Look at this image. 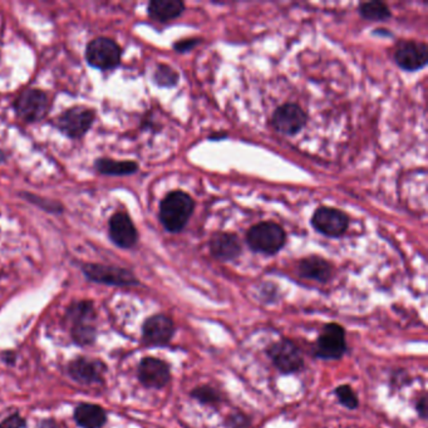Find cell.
<instances>
[{
  "mask_svg": "<svg viewBox=\"0 0 428 428\" xmlns=\"http://www.w3.org/2000/svg\"><path fill=\"white\" fill-rule=\"evenodd\" d=\"M394 59L396 63L405 71H420L427 64V46L422 42L403 40L396 48Z\"/></svg>",
  "mask_w": 428,
  "mask_h": 428,
  "instance_id": "obj_12",
  "label": "cell"
},
{
  "mask_svg": "<svg viewBox=\"0 0 428 428\" xmlns=\"http://www.w3.org/2000/svg\"><path fill=\"white\" fill-rule=\"evenodd\" d=\"M69 373L80 383H94L101 381L102 365L96 360L80 358L69 365Z\"/></svg>",
  "mask_w": 428,
  "mask_h": 428,
  "instance_id": "obj_19",
  "label": "cell"
},
{
  "mask_svg": "<svg viewBox=\"0 0 428 428\" xmlns=\"http://www.w3.org/2000/svg\"><path fill=\"white\" fill-rule=\"evenodd\" d=\"M228 428H250L252 427V421H250V418L244 415V413H240V412H236V413H233V415H230L228 418Z\"/></svg>",
  "mask_w": 428,
  "mask_h": 428,
  "instance_id": "obj_27",
  "label": "cell"
},
{
  "mask_svg": "<svg viewBox=\"0 0 428 428\" xmlns=\"http://www.w3.org/2000/svg\"><path fill=\"white\" fill-rule=\"evenodd\" d=\"M210 252L220 262H233L241 254L239 238L231 233H216L210 240Z\"/></svg>",
  "mask_w": 428,
  "mask_h": 428,
  "instance_id": "obj_16",
  "label": "cell"
},
{
  "mask_svg": "<svg viewBox=\"0 0 428 428\" xmlns=\"http://www.w3.org/2000/svg\"><path fill=\"white\" fill-rule=\"evenodd\" d=\"M109 238L114 245L122 249H131L137 244V228L126 212H116L109 219Z\"/></svg>",
  "mask_w": 428,
  "mask_h": 428,
  "instance_id": "obj_14",
  "label": "cell"
},
{
  "mask_svg": "<svg viewBox=\"0 0 428 428\" xmlns=\"http://www.w3.org/2000/svg\"><path fill=\"white\" fill-rule=\"evenodd\" d=\"M286 234L279 224L264 221L254 225L246 233V243L254 252L275 255L284 247Z\"/></svg>",
  "mask_w": 428,
  "mask_h": 428,
  "instance_id": "obj_2",
  "label": "cell"
},
{
  "mask_svg": "<svg viewBox=\"0 0 428 428\" xmlns=\"http://www.w3.org/2000/svg\"><path fill=\"white\" fill-rule=\"evenodd\" d=\"M191 397L200 402L201 405H216L223 401V397L217 389L212 386H199L191 392Z\"/></svg>",
  "mask_w": 428,
  "mask_h": 428,
  "instance_id": "obj_23",
  "label": "cell"
},
{
  "mask_svg": "<svg viewBox=\"0 0 428 428\" xmlns=\"http://www.w3.org/2000/svg\"><path fill=\"white\" fill-rule=\"evenodd\" d=\"M199 42H200V39H196V38L180 40V42H177V43L173 44V49L178 51V53H183V51H190V49H192Z\"/></svg>",
  "mask_w": 428,
  "mask_h": 428,
  "instance_id": "obj_29",
  "label": "cell"
},
{
  "mask_svg": "<svg viewBox=\"0 0 428 428\" xmlns=\"http://www.w3.org/2000/svg\"><path fill=\"white\" fill-rule=\"evenodd\" d=\"M183 12L185 3L181 0H152L147 8L149 18L160 23L171 22Z\"/></svg>",
  "mask_w": 428,
  "mask_h": 428,
  "instance_id": "obj_18",
  "label": "cell"
},
{
  "mask_svg": "<svg viewBox=\"0 0 428 428\" xmlns=\"http://www.w3.org/2000/svg\"><path fill=\"white\" fill-rule=\"evenodd\" d=\"M427 397L426 396H422L420 400L417 401L416 411L418 416L421 417L422 420L427 418Z\"/></svg>",
  "mask_w": 428,
  "mask_h": 428,
  "instance_id": "obj_30",
  "label": "cell"
},
{
  "mask_svg": "<svg viewBox=\"0 0 428 428\" xmlns=\"http://www.w3.org/2000/svg\"><path fill=\"white\" fill-rule=\"evenodd\" d=\"M298 273L305 279L315 280L319 283H328L333 276L334 269L328 260L320 257H308L298 264Z\"/></svg>",
  "mask_w": 428,
  "mask_h": 428,
  "instance_id": "obj_17",
  "label": "cell"
},
{
  "mask_svg": "<svg viewBox=\"0 0 428 428\" xmlns=\"http://www.w3.org/2000/svg\"><path fill=\"white\" fill-rule=\"evenodd\" d=\"M226 136H228V135H226L225 132H223V133H215V135H212L209 138H210V140H221V138H225Z\"/></svg>",
  "mask_w": 428,
  "mask_h": 428,
  "instance_id": "obj_31",
  "label": "cell"
},
{
  "mask_svg": "<svg viewBox=\"0 0 428 428\" xmlns=\"http://www.w3.org/2000/svg\"><path fill=\"white\" fill-rule=\"evenodd\" d=\"M71 315L73 319L72 334L77 343L88 344L94 339V326H92L93 307L91 302H80L71 308Z\"/></svg>",
  "mask_w": 428,
  "mask_h": 428,
  "instance_id": "obj_15",
  "label": "cell"
},
{
  "mask_svg": "<svg viewBox=\"0 0 428 428\" xmlns=\"http://www.w3.org/2000/svg\"><path fill=\"white\" fill-rule=\"evenodd\" d=\"M94 169L104 176H128L138 171V164L135 161H118L101 157L94 162Z\"/></svg>",
  "mask_w": 428,
  "mask_h": 428,
  "instance_id": "obj_20",
  "label": "cell"
},
{
  "mask_svg": "<svg viewBox=\"0 0 428 428\" xmlns=\"http://www.w3.org/2000/svg\"><path fill=\"white\" fill-rule=\"evenodd\" d=\"M25 421L19 415L9 416L0 423V428H24Z\"/></svg>",
  "mask_w": 428,
  "mask_h": 428,
  "instance_id": "obj_28",
  "label": "cell"
},
{
  "mask_svg": "<svg viewBox=\"0 0 428 428\" xmlns=\"http://www.w3.org/2000/svg\"><path fill=\"white\" fill-rule=\"evenodd\" d=\"M334 393L337 396V400L343 407L348 408V410H357L360 405V401L357 398V394L354 392L353 389L349 384H342L334 391Z\"/></svg>",
  "mask_w": 428,
  "mask_h": 428,
  "instance_id": "obj_26",
  "label": "cell"
},
{
  "mask_svg": "<svg viewBox=\"0 0 428 428\" xmlns=\"http://www.w3.org/2000/svg\"><path fill=\"white\" fill-rule=\"evenodd\" d=\"M175 331V323L169 315H152L143 324V341L149 346L162 347L171 342Z\"/></svg>",
  "mask_w": 428,
  "mask_h": 428,
  "instance_id": "obj_13",
  "label": "cell"
},
{
  "mask_svg": "<svg viewBox=\"0 0 428 428\" xmlns=\"http://www.w3.org/2000/svg\"><path fill=\"white\" fill-rule=\"evenodd\" d=\"M312 225L320 234L328 238H339L346 234L349 226V217L336 207L322 206L317 209L312 217Z\"/></svg>",
  "mask_w": 428,
  "mask_h": 428,
  "instance_id": "obj_9",
  "label": "cell"
},
{
  "mask_svg": "<svg viewBox=\"0 0 428 428\" xmlns=\"http://www.w3.org/2000/svg\"><path fill=\"white\" fill-rule=\"evenodd\" d=\"M267 354L283 374H294L304 369L305 363L300 348L291 339H280L270 344Z\"/></svg>",
  "mask_w": 428,
  "mask_h": 428,
  "instance_id": "obj_6",
  "label": "cell"
},
{
  "mask_svg": "<svg viewBox=\"0 0 428 428\" xmlns=\"http://www.w3.org/2000/svg\"><path fill=\"white\" fill-rule=\"evenodd\" d=\"M122 49L111 38L101 37L88 43L86 48V59L93 68L109 71L117 68L121 64Z\"/></svg>",
  "mask_w": 428,
  "mask_h": 428,
  "instance_id": "obj_7",
  "label": "cell"
},
{
  "mask_svg": "<svg viewBox=\"0 0 428 428\" xmlns=\"http://www.w3.org/2000/svg\"><path fill=\"white\" fill-rule=\"evenodd\" d=\"M82 270L87 278L94 283L116 286L138 284L137 278L135 274L125 268H118L114 265H101V264H85L82 267Z\"/></svg>",
  "mask_w": 428,
  "mask_h": 428,
  "instance_id": "obj_8",
  "label": "cell"
},
{
  "mask_svg": "<svg viewBox=\"0 0 428 428\" xmlns=\"http://www.w3.org/2000/svg\"><path fill=\"white\" fill-rule=\"evenodd\" d=\"M96 118L94 109L86 106H75L56 117L51 125L71 140H80L91 130Z\"/></svg>",
  "mask_w": 428,
  "mask_h": 428,
  "instance_id": "obj_3",
  "label": "cell"
},
{
  "mask_svg": "<svg viewBox=\"0 0 428 428\" xmlns=\"http://www.w3.org/2000/svg\"><path fill=\"white\" fill-rule=\"evenodd\" d=\"M49 97L46 92L38 88L25 90L14 102V111L20 120L27 123L39 122L49 111Z\"/></svg>",
  "mask_w": 428,
  "mask_h": 428,
  "instance_id": "obj_5",
  "label": "cell"
},
{
  "mask_svg": "<svg viewBox=\"0 0 428 428\" xmlns=\"http://www.w3.org/2000/svg\"><path fill=\"white\" fill-rule=\"evenodd\" d=\"M75 418L80 427L101 428L106 422V413L99 405L83 403L77 407Z\"/></svg>",
  "mask_w": 428,
  "mask_h": 428,
  "instance_id": "obj_21",
  "label": "cell"
},
{
  "mask_svg": "<svg viewBox=\"0 0 428 428\" xmlns=\"http://www.w3.org/2000/svg\"><path fill=\"white\" fill-rule=\"evenodd\" d=\"M138 379L147 389H164L171 379L170 365L165 360L146 357L138 365Z\"/></svg>",
  "mask_w": 428,
  "mask_h": 428,
  "instance_id": "obj_11",
  "label": "cell"
},
{
  "mask_svg": "<svg viewBox=\"0 0 428 428\" xmlns=\"http://www.w3.org/2000/svg\"><path fill=\"white\" fill-rule=\"evenodd\" d=\"M195 210V201L189 194L175 190L166 195L160 204V221L170 233H180L189 223Z\"/></svg>",
  "mask_w": 428,
  "mask_h": 428,
  "instance_id": "obj_1",
  "label": "cell"
},
{
  "mask_svg": "<svg viewBox=\"0 0 428 428\" xmlns=\"http://www.w3.org/2000/svg\"><path fill=\"white\" fill-rule=\"evenodd\" d=\"M20 196H23L24 199L28 201V202L33 204L37 207H39V209L44 210V212H51V214H62L63 212L64 206L61 202H58V201L49 200V199H46V197H40V196L28 194V192H23V194H20Z\"/></svg>",
  "mask_w": 428,
  "mask_h": 428,
  "instance_id": "obj_25",
  "label": "cell"
},
{
  "mask_svg": "<svg viewBox=\"0 0 428 428\" xmlns=\"http://www.w3.org/2000/svg\"><path fill=\"white\" fill-rule=\"evenodd\" d=\"M346 329L338 323L323 326L315 344L314 355L319 360H338L347 353Z\"/></svg>",
  "mask_w": 428,
  "mask_h": 428,
  "instance_id": "obj_4",
  "label": "cell"
},
{
  "mask_svg": "<svg viewBox=\"0 0 428 428\" xmlns=\"http://www.w3.org/2000/svg\"><path fill=\"white\" fill-rule=\"evenodd\" d=\"M358 11L362 17L371 22H383L392 17V13H391L389 6L378 0L362 3Z\"/></svg>",
  "mask_w": 428,
  "mask_h": 428,
  "instance_id": "obj_22",
  "label": "cell"
},
{
  "mask_svg": "<svg viewBox=\"0 0 428 428\" xmlns=\"http://www.w3.org/2000/svg\"><path fill=\"white\" fill-rule=\"evenodd\" d=\"M154 82L157 86L165 87V88L176 86L178 82V73L167 64H159L154 71Z\"/></svg>",
  "mask_w": 428,
  "mask_h": 428,
  "instance_id": "obj_24",
  "label": "cell"
},
{
  "mask_svg": "<svg viewBox=\"0 0 428 428\" xmlns=\"http://www.w3.org/2000/svg\"><path fill=\"white\" fill-rule=\"evenodd\" d=\"M6 161V154L3 149H0V164H4Z\"/></svg>",
  "mask_w": 428,
  "mask_h": 428,
  "instance_id": "obj_32",
  "label": "cell"
},
{
  "mask_svg": "<svg viewBox=\"0 0 428 428\" xmlns=\"http://www.w3.org/2000/svg\"><path fill=\"white\" fill-rule=\"evenodd\" d=\"M308 116L305 111L295 103H286L275 111L271 118V123L276 131L293 136L302 131L307 125Z\"/></svg>",
  "mask_w": 428,
  "mask_h": 428,
  "instance_id": "obj_10",
  "label": "cell"
}]
</instances>
